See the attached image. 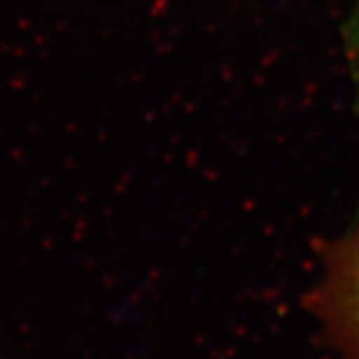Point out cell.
I'll use <instances>...</instances> for the list:
<instances>
[{
	"label": "cell",
	"instance_id": "6da1fadb",
	"mask_svg": "<svg viewBox=\"0 0 359 359\" xmlns=\"http://www.w3.org/2000/svg\"><path fill=\"white\" fill-rule=\"evenodd\" d=\"M312 301L340 359H359V219L327 249Z\"/></svg>",
	"mask_w": 359,
	"mask_h": 359
}]
</instances>
